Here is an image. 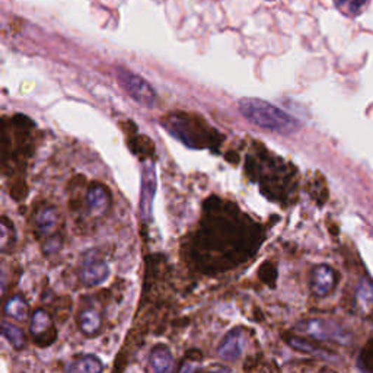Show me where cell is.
<instances>
[{
	"label": "cell",
	"instance_id": "6da1fadb",
	"mask_svg": "<svg viewBox=\"0 0 373 373\" xmlns=\"http://www.w3.org/2000/svg\"><path fill=\"white\" fill-rule=\"evenodd\" d=\"M258 226L235 204L210 197L204 203V219L194 242V258L204 271L228 270L258 250Z\"/></svg>",
	"mask_w": 373,
	"mask_h": 373
},
{
	"label": "cell",
	"instance_id": "7a4b0ae2",
	"mask_svg": "<svg viewBox=\"0 0 373 373\" xmlns=\"http://www.w3.org/2000/svg\"><path fill=\"white\" fill-rule=\"evenodd\" d=\"M238 109L242 117L251 124L277 135H292L296 133L301 127V123L294 117L259 98L239 100Z\"/></svg>",
	"mask_w": 373,
	"mask_h": 373
},
{
	"label": "cell",
	"instance_id": "3957f363",
	"mask_svg": "<svg viewBox=\"0 0 373 373\" xmlns=\"http://www.w3.org/2000/svg\"><path fill=\"white\" fill-rule=\"evenodd\" d=\"M162 126L174 137L193 149L212 147L220 144V135L204 123L200 117H193L185 113H172L162 118Z\"/></svg>",
	"mask_w": 373,
	"mask_h": 373
},
{
	"label": "cell",
	"instance_id": "277c9868",
	"mask_svg": "<svg viewBox=\"0 0 373 373\" xmlns=\"http://www.w3.org/2000/svg\"><path fill=\"white\" fill-rule=\"evenodd\" d=\"M117 78L127 95L133 101H136L139 105L146 107V108H152L156 104V100H158L156 90L142 76H139V74L130 72L127 69L118 67Z\"/></svg>",
	"mask_w": 373,
	"mask_h": 373
},
{
	"label": "cell",
	"instance_id": "5b68a950",
	"mask_svg": "<svg viewBox=\"0 0 373 373\" xmlns=\"http://www.w3.org/2000/svg\"><path fill=\"white\" fill-rule=\"evenodd\" d=\"M140 203L139 210L143 220L152 217L154 198L156 194V168L152 161H144L142 163V175H140Z\"/></svg>",
	"mask_w": 373,
	"mask_h": 373
},
{
	"label": "cell",
	"instance_id": "8992f818",
	"mask_svg": "<svg viewBox=\"0 0 373 373\" xmlns=\"http://www.w3.org/2000/svg\"><path fill=\"white\" fill-rule=\"evenodd\" d=\"M109 276V267L107 261L98 255L97 251H88L82 258L81 278L83 285L93 287L102 285Z\"/></svg>",
	"mask_w": 373,
	"mask_h": 373
},
{
	"label": "cell",
	"instance_id": "52a82bcc",
	"mask_svg": "<svg viewBox=\"0 0 373 373\" xmlns=\"http://www.w3.org/2000/svg\"><path fill=\"white\" fill-rule=\"evenodd\" d=\"M29 330L34 340L41 347L50 346L55 340V330L53 327L51 316L44 309H36L32 313Z\"/></svg>",
	"mask_w": 373,
	"mask_h": 373
},
{
	"label": "cell",
	"instance_id": "ba28073f",
	"mask_svg": "<svg viewBox=\"0 0 373 373\" xmlns=\"http://www.w3.org/2000/svg\"><path fill=\"white\" fill-rule=\"evenodd\" d=\"M245 350V332L242 328H235L229 331L219 346V358L226 362H236L242 358Z\"/></svg>",
	"mask_w": 373,
	"mask_h": 373
},
{
	"label": "cell",
	"instance_id": "9c48e42d",
	"mask_svg": "<svg viewBox=\"0 0 373 373\" xmlns=\"http://www.w3.org/2000/svg\"><path fill=\"white\" fill-rule=\"evenodd\" d=\"M86 206L89 213L95 217L105 216L111 208V193L108 186L101 182L92 184L86 194Z\"/></svg>",
	"mask_w": 373,
	"mask_h": 373
},
{
	"label": "cell",
	"instance_id": "30bf717a",
	"mask_svg": "<svg viewBox=\"0 0 373 373\" xmlns=\"http://www.w3.org/2000/svg\"><path fill=\"white\" fill-rule=\"evenodd\" d=\"M35 231L39 233V238H50L53 235H57L60 215L57 209L53 206H44L35 212Z\"/></svg>",
	"mask_w": 373,
	"mask_h": 373
},
{
	"label": "cell",
	"instance_id": "8fae6325",
	"mask_svg": "<svg viewBox=\"0 0 373 373\" xmlns=\"http://www.w3.org/2000/svg\"><path fill=\"white\" fill-rule=\"evenodd\" d=\"M335 283H337V278H335V271L331 267L318 266L313 269L311 277V289L313 294L321 297L330 294L334 290Z\"/></svg>",
	"mask_w": 373,
	"mask_h": 373
},
{
	"label": "cell",
	"instance_id": "7c38bea8",
	"mask_svg": "<svg viewBox=\"0 0 373 373\" xmlns=\"http://www.w3.org/2000/svg\"><path fill=\"white\" fill-rule=\"evenodd\" d=\"M301 331H305L308 335H311L315 340H334V341H344L343 334L331 325L330 323H325L323 320H311L304 323L299 327Z\"/></svg>",
	"mask_w": 373,
	"mask_h": 373
},
{
	"label": "cell",
	"instance_id": "4fadbf2b",
	"mask_svg": "<svg viewBox=\"0 0 373 373\" xmlns=\"http://www.w3.org/2000/svg\"><path fill=\"white\" fill-rule=\"evenodd\" d=\"M149 360H151V367L155 372L170 373V372L175 370V362H174L172 354H171L170 348L163 344H158L154 347Z\"/></svg>",
	"mask_w": 373,
	"mask_h": 373
},
{
	"label": "cell",
	"instance_id": "5bb4252c",
	"mask_svg": "<svg viewBox=\"0 0 373 373\" xmlns=\"http://www.w3.org/2000/svg\"><path fill=\"white\" fill-rule=\"evenodd\" d=\"M102 369L104 366L101 360L97 356H92V354H86V356L73 360L65 367V370L70 373H100Z\"/></svg>",
	"mask_w": 373,
	"mask_h": 373
},
{
	"label": "cell",
	"instance_id": "9a60e30c",
	"mask_svg": "<svg viewBox=\"0 0 373 373\" xmlns=\"http://www.w3.org/2000/svg\"><path fill=\"white\" fill-rule=\"evenodd\" d=\"M78 324H79V328L82 330L83 334L95 335L101 330L102 318L95 309L88 308V309L81 311V313L78 316Z\"/></svg>",
	"mask_w": 373,
	"mask_h": 373
},
{
	"label": "cell",
	"instance_id": "2e32d148",
	"mask_svg": "<svg viewBox=\"0 0 373 373\" xmlns=\"http://www.w3.org/2000/svg\"><path fill=\"white\" fill-rule=\"evenodd\" d=\"M5 313L15 320H25L28 315V304L24 297L13 296L5 305Z\"/></svg>",
	"mask_w": 373,
	"mask_h": 373
},
{
	"label": "cell",
	"instance_id": "e0dca14e",
	"mask_svg": "<svg viewBox=\"0 0 373 373\" xmlns=\"http://www.w3.org/2000/svg\"><path fill=\"white\" fill-rule=\"evenodd\" d=\"M2 334L4 337L11 343L12 347L16 350H22L25 346V334L20 327H15L9 323L2 324Z\"/></svg>",
	"mask_w": 373,
	"mask_h": 373
},
{
	"label": "cell",
	"instance_id": "ac0fdd59",
	"mask_svg": "<svg viewBox=\"0 0 373 373\" xmlns=\"http://www.w3.org/2000/svg\"><path fill=\"white\" fill-rule=\"evenodd\" d=\"M335 4L344 13L354 16L365 9L367 0H335Z\"/></svg>",
	"mask_w": 373,
	"mask_h": 373
},
{
	"label": "cell",
	"instance_id": "d6986e66",
	"mask_svg": "<svg viewBox=\"0 0 373 373\" xmlns=\"http://www.w3.org/2000/svg\"><path fill=\"white\" fill-rule=\"evenodd\" d=\"M359 304L363 311H369L373 304V286L369 282H363L359 286Z\"/></svg>",
	"mask_w": 373,
	"mask_h": 373
},
{
	"label": "cell",
	"instance_id": "ffe728a7",
	"mask_svg": "<svg viewBox=\"0 0 373 373\" xmlns=\"http://www.w3.org/2000/svg\"><path fill=\"white\" fill-rule=\"evenodd\" d=\"M62 248V236L60 233L57 235H53L47 239H44V244H43V252L46 255H53V254H57Z\"/></svg>",
	"mask_w": 373,
	"mask_h": 373
},
{
	"label": "cell",
	"instance_id": "44dd1931",
	"mask_svg": "<svg viewBox=\"0 0 373 373\" xmlns=\"http://www.w3.org/2000/svg\"><path fill=\"white\" fill-rule=\"evenodd\" d=\"M360 367L373 372V340L363 348L360 354Z\"/></svg>",
	"mask_w": 373,
	"mask_h": 373
},
{
	"label": "cell",
	"instance_id": "7402d4cb",
	"mask_svg": "<svg viewBox=\"0 0 373 373\" xmlns=\"http://www.w3.org/2000/svg\"><path fill=\"white\" fill-rule=\"evenodd\" d=\"M8 238H12L15 240V229L13 225L9 223V219L6 216L2 217V251H8Z\"/></svg>",
	"mask_w": 373,
	"mask_h": 373
},
{
	"label": "cell",
	"instance_id": "603a6c76",
	"mask_svg": "<svg viewBox=\"0 0 373 373\" xmlns=\"http://www.w3.org/2000/svg\"><path fill=\"white\" fill-rule=\"evenodd\" d=\"M276 277H277V271H276L274 266H271L270 263H266V264L261 266V269H259V278L263 280L264 283L273 285Z\"/></svg>",
	"mask_w": 373,
	"mask_h": 373
},
{
	"label": "cell",
	"instance_id": "cb8c5ba5",
	"mask_svg": "<svg viewBox=\"0 0 373 373\" xmlns=\"http://www.w3.org/2000/svg\"><path fill=\"white\" fill-rule=\"evenodd\" d=\"M290 346H293V347L297 348V350H301V351H308V353H318V350H320V348L313 347L312 344H309L308 341L301 340V339H293V340H290Z\"/></svg>",
	"mask_w": 373,
	"mask_h": 373
},
{
	"label": "cell",
	"instance_id": "d4e9b609",
	"mask_svg": "<svg viewBox=\"0 0 373 373\" xmlns=\"http://www.w3.org/2000/svg\"><path fill=\"white\" fill-rule=\"evenodd\" d=\"M210 370H223V372H229L231 369H229V367H222V366H219V367H212Z\"/></svg>",
	"mask_w": 373,
	"mask_h": 373
}]
</instances>
